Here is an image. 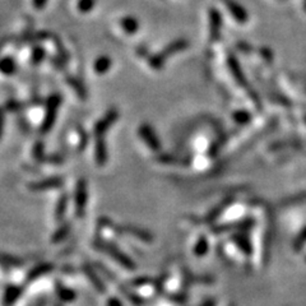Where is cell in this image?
I'll use <instances>...</instances> for the list:
<instances>
[{
  "label": "cell",
  "mask_w": 306,
  "mask_h": 306,
  "mask_svg": "<svg viewBox=\"0 0 306 306\" xmlns=\"http://www.w3.org/2000/svg\"><path fill=\"white\" fill-rule=\"evenodd\" d=\"M93 246L97 249V250L109 254V255H110L113 259H115L119 264L122 265V267L127 268V269L129 270L135 269L134 262L128 257L124 251L120 250V249H119L116 245H114V244L109 243V241L105 240H101V239H97V240H94Z\"/></svg>",
  "instance_id": "obj_1"
},
{
  "label": "cell",
  "mask_w": 306,
  "mask_h": 306,
  "mask_svg": "<svg viewBox=\"0 0 306 306\" xmlns=\"http://www.w3.org/2000/svg\"><path fill=\"white\" fill-rule=\"evenodd\" d=\"M61 105V96L58 93H54L49 97L46 104V114H45L44 123L41 125L40 132L42 134H47L50 130L53 129L54 124H55L56 115H58V110Z\"/></svg>",
  "instance_id": "obj_2"
},
{
  "label": "cell",
  "mask_w": 306,
  "mask_h": 306,
  "mask_svg": "<svg viewBox=\"0 0 306 306\" xmlns=\"http://www.w3.org/2000/svg\"><path fill=\"white\" fill-rule=\"evenodd\" d=\"M87 200H88V189H87V181L84 179L78 180L77 188H75V215L78 218L83 217L86 212Z\"/></svg>",
  "instance_id": "obj_3"
},
{
  "label": "cell",
  "mask_w": 306,
  "mask_h": 306,
  "mask_svg": "<svg viewBox=\"0 0 306 306\" xmlns=\"http://www.w3.org/2000/svg\"><path fill=\"white\" fill-rule=\"evenodd\" d=\"M113 229L115 230L118 234H124V235H129V236H134L137 237V239H139V240L146 241V243H151V241H153V235H152L149 231H147V230L141 229V227L132 226V225H124V226H123V225H120V226L114 225Z\"/></svg>",
  "instance_id": "obj_4"
},
{
  "label": "cell",
  "mask_w": 306,
  "mask_h": 306,
  "mask_svg": "<svg viewBox=\"0 0 306 306\" xmlns=\"http://www.w3.org/2000/svg\"><path fill=\"white\" fill-rule=\"evenodd\" d=\"M118 119H119V111L116 110V109H111V110H109L108 114H106L101 120H98V122L96 123V125H94L93 133L94 135H96V138L104 137V134H105V133L108 132L114 124H115Z\"/></svg>",
  "instance_id": "obj_5"
},
{
  "label": "cell",
  "mask_w": 306,
  "mask_h": 306,
  "mask_svg": "<svg viewBox=\"0 0 306 306\" xmlns=\"http://www.w3.org/2000/svg\"><path fill=\"white\" fill-rule=\"evenodd\" d=\"M138 133H139V137L143 139L144 143H146L147 146L152 149V151L160 152L161 142H160V139H158L157 134H156L155 130H153V128H152L151 125L142 124L141 127H139Z\"/></svg>",
  "instance_id": "obj_6"
},
{
  "label": "cell",
  "mask_w": 306,
  "mask_h": 306,
  "mask_svg": "<svg viewBox=\"0 0 306 306\" xmlns=\"http://www.w3.org/2000/svg\"><path fill=\"white\" fill-rule=\"evenodd\" d=\"M64 185V180L61 177H47V179L41 180L37 182H31L28 185V189L32 191H44L50 190V189H58L61 188Z\"/></svg>",
  "instance_id": "obj_7"
},
{
  "label": "cell",
  "mask_w": 306,
  "mask_h": 306,
  "mask_svg": "<svg viewBox=\"0 0 306 306\" xmlns=\"http://www.w3.org/2000/svg\"><path fill=\"white\" fill-rule=\"evenodd\" d=\"M224 6L227 7L230 13L232 14L235 20L240 23H245L248 21V13H246L245 9L240 6L239 3H236L235 0H222Z\"/></svg>",
  "instance_id": "obj_8"
},
{
  "label": "cell",
  "mask_w": 306,
  "mask_h": 306,
  "mask_svg": "<svg viewBox=\"0 0 306 306\" xmlns=\"http://www.w3.org/2000/svg\"><path fill=\"white\" fill-rule=\"evenodd\" d=\"M222 26V18L217 9L212 8L210 11V30H211V40L216 41L220 36V30Z\"/></svg>",
  "instance_id": "obj_9"
},
{
  "label": "cell",
  "mask_w": 306,
  "mask_h": 306,
  "mask_svg": "<svg viewBox=\"0 0 306 306\" xmlns=\"http://www.w3.org/2000/svg\"><path fill=\"white\" fill-rule=\"evenodd\" d=\"M94 158L98 166H105L108 162V146L104 139V137H99L96 139V146H94Z\"/></svg>",
  "instance_id": "obj_10"
},
{
  "label": "cell",
  "mask_w": 306,
  "mask_h": 306,
  "mask_svg": "<svg viewBox=\"0 0 306 306\" xmlns=\"http://www.w3.org/2000/svg\"><path fill=\"white\" fill-rule=\"evenodd\" d=\"M188 46H189L188 40H184V39L176 40V41H172L171 44H168L167 46L161 51V55H162L165 59H167L170 58V56L175 55V54L180 53L182 50H185Z\"/></svg>",
  "instance_id": "obj_11"
},
{
  "label": "cell",
  "mask_w": 306,
  "mask_h": 306,
  "mask_svg": "<svg viewBox=\"0 0 306 306\" xmlns=\"http://www.w3.org/2000/svg\"><path fill=\"white\" fill-rule=\"evenodd\" d=\"M53 269H54V265L50 264V263H44V264L37 265V267L32 268V269L28 272L27 281H35V279L40 278V277H42L44 274L51 272Z\"/></svg>",
  "instance_id": "obj_12"
},
{
  "label": "cell",
  "mask_w": 306,
  "mask_h": 306,
  "mask_svg": "<svg viewBox=\"0 0 306 306\" xmlns=\"http://www.w3.org/2000/svg\"><path fill=\"white\" fill-rule=\"evenodd\" d=\"M111 65H113V60L109 56L104 55L96 59V61L93 64V69L97 74H105V73L109 72Z\"/></svg>",
  "instance_id": "obj_13"
},
{
  "label": "cell",
  "mask_w": 306,
  "mask_h": 306,
  "mask_svg": "<svg viewBox=\"0 0 306 306\" xmlns=\"http://www.w3.org/2000/svg\"><path fill=\"white\" fill-rule=\"evenodd\" d=\"M120 26H122V28L128 35H134V33H137V31L139 30L138 21L135 20L134 17L130 16L122 18V20H120Z\"/></svg>",
  "instance_id": "obj_14"
},
{
  "label": "cell",
  "mask_w": 306,
  "mask_h": 306,
  "mask_svg": "<svg viewBox=\"0 0 306 306\" xmlns=\"http://www.w3.org/2000/svg\"><path fill=\"white\" fill-rule=\"evenodd\" d=\"M22 293V288L20 286H9L4 293V305L9 306L20 297Z\"/></svg>",
  "instance_id": "obj_15"
},
{
  "label": "cell",
  "mask_w": 306,
  "mask_h": 306,
  "mask_svg": "<svg viewBox=\"0 0 306 306\" xmlns=\"http://www.w3.org/2000/svg\"><path fill=\"white\" fill-rule=\"evenodd\" d=\"M83 269H84V272H86L87 277H88L89 281H91L92 283H93V286L96 287L97 290H98L99 292H105L106 288H105V286H104V282H102L101 278H99V277L97 276L96 272H94V270L92 269V268L89 267V265H84V268H83Z\"/></svg>",
  "instance_id": "obj_16"
},
{
  "label": "cell",
  "mask_w": 306,
  "mask_h": 306,
  "mask_svg": "<svg viewBox=\"0 0 306 306\" xmlns=\"http://www.w3.org/2000/svg\"><path fill=\"white\" fill-rule=\"evenodd\" d=\"M17 65L16 61L11 56H7V58L0 59V72L6 75H12L16 73Z\"/></svg>",
  "instance_id": "obj_17"
},
{
  "label": "cell",
  "mask_w": 306,
  "mask_h": 306,
  "mask_svg": "<svg viewBox=\"0 0 306 306\" xmlns=\"http://www.w3.org/2000/svg\"><path fill=\"white\" fill-rule=\"evenodd\" d=\"M68 201H69V196L68 194L64 193L61 194V196L59 198L58 204H56L55 208V218L58 221H61L64 218V215L66 212V208H68Z\"/></svg>",
  "instance_id": "obj_18"
},
{
  "label": "cell",
  "mask_w": 306,
  "mask_h": 306,
  "mask_svg": "<svg viewBox=\"0 0 306 306\" xmlns=\"http://www.w3.org/2000/svg\"><path fill=\"white\" fill-rule=\"evenodd\" d=\"M70 231H72V226H70V224H68V222H66V224H63L55 232H54L53 237H51V241H53L54 244L61 243V241H63L64 239H66V236L70 234Z\"/></svg>",
  "instance_id": "obj_19"
},
{
  "label": "cell",
  "mask_w": 306,
  "mask_h": 306,
  "mask_svg": "<svg viewBox=\"0 0 306 306\" xmlns=\"http://www.w3.org/2000/svg\"><path fill=\"white\" fill-rule=\"evenodd\" d=\"M157 160L161 163H166V165H188L186 162H189V160L179 158L174 155H167V153H160Z\"/></svg>",
  "instance_id": "obj_20"
},
{
  "label": "cell",
  "mask_w": 306,
  "mask_h": 306,
  "mask_svg": "<svg viewBox=\"0 0 306 306\" xmlns=\"http://www.w3.org/2000/svg\"><path fill=\"white\" fill-rule=\"evenodd\" d=\"M23 260L20 258L9 255V254L0 253V265H6V267H22Z\"/></svg>",
  "instance_id": "obj_21"
},
{
  "label": "cell",
  "mask_w": 306,
  "mask_h": 306,
  "mask_svg": "<svg viewBox=\"0 0 306 306\" xmlns=\"http://www.w3.org/2000/svg\"><path fill=\"white\" fill-rule=\"evenodd\" d=\"M66 82H68V84H69V86L72 87L75 92H77V94L80 97V98H86L87 91H86V88H84V86L82 84V82H79L77 78L70 77V75L66 77Z\"/></svg>",
  "instance_id": "obj_22"
},
{
  "label": "cell",
  "mask_w": 306,
  "mask_h": 306,
  "mask_svg": "<svg viewBox=\"0 0 306 306\" xmlns=\"http://www.w3.org/2000/svg\"><path fill=\"white\" fill-rule=\"evenodd\" d=\"M45 56H46V53H45V50L42 49V47H35L32 51V55H31V60H32L33 65H39V64L44 60Z\"/></svg>",
  "instance_id": "obj_23"
},
{
  "label": "cell",
  "mask_w": 306,
  "mask_h": 306,
  "mask_svg": "<svg viewBox=\"0 0 306 306\" xmlns=\"http://www.w3.org/2000/svg\"><path fill=\"white\" fill-rule=\"evenodd\" d=\"M58 295H59V297L64 301H72L75 298V293L73 292L72 290H69V288H65V287L60 286V284L58 286Z\"/></svg>",
  "instance_id": "obj_24"
},
{
  "label": "cell",
  "mask_w": 306,
  "mask_h": 306,
  "mask_svg": "<svg viewBox=\"0 0 306 306\" xmlns=\"http://www.w3.org/2000/svg\"><path fill=\"white\" fill-rule=\"evenodd\" d=\"M96 0H78V11L80 13H88L93 9Z\"/></svg>",
  "instance_id": "obj_25"
},
{
  "label": "cell",
  "mask_w": 306,
  "mask_h": 306,
  "mask_svg": "<svg viewBox=\"0 0 306 306\" xmlns=\"http://www.w3.org/2000/svg\"><path fill=\"white\" fill-rule=\"evenodd\" d=\"M32 153H33V157L36 158L37 161H44L45 158V146L42 142H36V144L33 146L32 149Z\"/></svg>",
  "instance_id": "obj_26"
},
{
  "label": "cell",
  "mask_w": 306,
  "mask_h": 306,
  "mask_svg": "<svg viewBox=\"0 0 306 306\" xmlns=\"http://www.w3.org/2000/svg\"><path fill=\"white\" fill-rule=\"evenodd\" d=\"M32 105V104H27V102H17V101H12V102H8L6 106V109L8 111H20V110H23L25 108H27V106Z\"/></svg>",
  "instance_id": "obj_27"
},
{
  "label": "cell",
  "mask_w": 306,
  "mask_h": 306,
  "mask_svg": "<svg viewBox=\"0 0 306 306\" xmlns=\"http://www.w3.org/2000/svg\"><path fill=\"white\" fill-rule=\"evenodd\" d=\"M208 245H207V240L204 239V237H201V239H199L198 243H196V246L194 248V253L198 255V257H201L206 251H207Z\"/></svg>",
  "instance_id": "obj_28"
},
{
  "label": "cell",
  "mask_w": 306,
  "mask_h": 306,
  "mask_svg": "<svg viewBox=\"0 0 306 306\" xmlns=\"http://www.w3.org/2000/svg\"><path fill=\"white\" fill-rule=\"evenodd\" d=\"M77 130H78V135H79V149H84L86 148L87 143H88V137H87L86 132H84L83 128L78 127Z\"/></svg>",
  "instance_id": "obj_29"
},
{
  "label": "cell",
  "mask_w": 306,
  "mask_h": 306,
  "mask_svg": "<svg viewBox=\"0 0 306 306\" xmlns=\"http://www.w3.org/2000/svg\"><path fill=\"white\" fill-rule=\"evenodd\" d=\"M47 0H32L33 7L36 9H42L45 6H46Z\"/></svg>",
  "instance_id": "obj_30"
},
{
  "label": "cell",
  "mask_w": 306,
  "mask_h": 306,
  "mask_svg": "<svg viewBox=\"0 0 306 306\" xmlns=\"http://www.w3.org/2000/svg\"><path fill=\"white\" fill-rule=\"evenodd\" d=\"M137 54H138L141 58H143V56H148V49H147L146 46H139L138 49H137Z\"/></svg>",
  "instance_id": "obj_31"
},
{
  "label": "cell",
  "mask_w": 306,
  "mask_h": 306,
  "mask_svg": "<svg viewBox=\"0 0 306 306\" xmlns=\"http://www.w3.org/2000/svg\"><path fill=\"white\" fill-rule=\"evenodd\" d=\"M4 111L0 109V138H2V135H3V129H4Z\"/></svg>",
  "instance_id": "obj_32"
},
{
  "label": "cell",
  "mask_w": 306,
  "mask_h": 306,
  "mask_svg": "<svg viewBox=\"0 0 306 306\" xmlns=\"http://www.w3.org/2000/svg\"><path fill=\"white\" fill-rule=\"evenodd\" d=\"M8 44V37H4V39L0 40V54H2V51H3L4 46Z\"/></svg>",
  "instance_id": "obj_33"
},
{
  "label": "cell",
  "mask_w": 306,
  "mask_h": 306,
  "mask_svg": "<svg viewBox=\"0 0 306 306\" xmlns=\"http://www.w3.org/2000/svg\"><path fill=\"white\" fill-rule=\"evenodd\" d=\"M109 306H122V303L119 302V300H116V298H111L109 301Z\"/></svg>",
  "instance_id": "obj_34"
},
{
  "label": "cell",
  "mask_w": 306,
  "mask_h": 306,
  "mask_svg": "<svg viewBox=\"0 0 306 306\" xmlns=\"http://www.w3.org/2000/svg\"><path fill=\"white\" fill-rule=\"evenodd\" d=\"M303 3H305V9H306V0H303Z\"/></svg>",
  "instance_id": "obj_35"
}]
</instances>
